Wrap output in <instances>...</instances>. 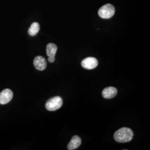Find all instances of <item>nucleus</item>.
Segmentation results:
<instances>
[{
	"mask_svg": "<svg viewBox=\"0 0 150 150\" xmlns=\"http://www.w3.org/2000/svg\"><path fill=\"white\" fill-rule=\"evenodd\" d=\"M134 136V132L131 129L123 127L117 130L114 134V139L120 143L128 142L131 141Z\"/></svg>",
	"mask_w": 150,
	"mask_h": 150,
	"instance_id": "f257e3e1",
	"label": "nucleus"
},
{
	"mask_svg": "<svg viewBox=\"0 0 150 150\" xmlns=\"http://www.w3.org/2000/svg\"><path fill=\"white\" fill-rule=\"evenodd\" d=\"M115 12V8L111 4H106L102 6L98 11V16L103 19H108L112 17Z\"/></svg>",
	"mask_w": 150,
	"mask_h": 150,
	"instance_id": "f03ea898",
	"label": "nucleus"
},
{
	"mask_svg": "<svg viewBox=\"0 0 150 150\" xmlns=\"http://www.w3.org/2000/svg\"><path fill=\"white\" fill-rule=\"evenodd\" d=\"M63 101L61 97L56 96L49 99L46 103V109L50 111H54L59 110L62 106Z\"/></svg>",
	"mask_w": 150,
	"mask_h": 150,
	"instance_id": "7ed1b4c3",
	"label": "nucleus"
},
{
	"mask_svg": "<svg viewBox=\"0 0 150 150\" xmlns=\"http://www.w3.org/2000/svg\"><path fill=\"white\" fill-rule=\"evenodd\" d=\"M81 65L85 69L92 70L98 66V61L94 57H87L82 61Z\"/></svg>",
	"mask_w": 150,
	"mask_h": 150,
	"instance_id": "20e7f679",
	"label": "nucleus"
},
{
	"mask_svg": "<svg viewBox=\"0 0 150 150\" xmlns=\"http://www.w3.org/2000/svg\"><path fill=\"white\" fill-rule=\"evenodd\" d=\"M13 97V92L10 89L4 90L0 93V104L5 105L8 103Z\"/></svg>",
	"mask_w": 150,
	"mask_h": 150,
	"instance_id": "39448f33",
	"label": "nucleus"
},
{
	"mask_svg": "<svg viewBox=\"0 0 150 150\" xmlns=\"http://www.w3.org/2000/svg\"><path fill=\"white\" fill-rule=\"evenodd\" d=\"M33 64L35 68L39 71H43L46 68L47 62L42 56H38L35 58Z\"/></svg>",
	"mask_w": 150,
	"mask_h": 150,
	"instance_id": "423d86ee",
	"label": "nucleus"
},
{
	"mask_svg": "<svg viewBox=\"0 0 150 150\" xmlns=\"http://www.w3.org/2000/svg\"><path fill=\"white\" fill-rule=\"evenodd\" d=\"M117 90L114 87H108L102 91V96L106 99H111L116 96Z\"/></svg>",
	"mask_w": 150,
	"mask_h": 150,
	"instance_id": "0eeeda50",
	"label": "nucleus"
},
{
	"mask_svg": "<svg viewBox=\"0 0 150 150\" xmlns=\"http://www.w3.org/2000/svg\"><path fill=\"white\" fill-rule=\"evenodd\" d=\"M81 144V139L77 135L74 136L67 145V149L69 150H74L77 149Z\"/></svg>",
	"mask_w": 150,
	"mask_h": 150,
	"instance_id": "6e6552de",
	"label": "nucleus"
},
{
	"mask_svg": "<svg viewBox=\"0 0 150 150\" xmlns=\"http://www.w3.org/2000/svg\"><path fill=\"white\" fill-rule=\"evenodd\" d=\"M57 50V46L53 43H48L46 47V53L48 56H55Z\"/></svg>",
	"mask_w": 150,
	"mask_h": 150,
	"instance_id": "1a4fd4ad",
	"label": "nucleus"
},
{
	"mask_svg": "<svg viewBox=\"0 0 150 150\" xmlns=\"http://www.w3.org/2000/svg\"><path fill=\"white\" fill-rule=\"evenodd\" d=\"M40 27L38 23L33 22L31 25L30 28L28 29V34L31 36H34L38 34V32L40 30Z\"/></svg>",
	"mask_w": 150,
	"mask_h": 150,
	"instance_id": "9d476101",
	"label": "nucleus"
},
{
	"mask_svg": "<svg viewBox=\"0 0 150 150\" xmlns=\"http://www.w3.org/2000/svg\"><path fill=\"white\" fill-rule=\"evenodd\" d=\"M48 60L50 63H53L55 60V56H48Z\"/></svg>",
	"mask_w": 150,
	"mask_h": 150,
	"instance_id": "9b49d317",
	"label": "nucleus"
}]
</instances>
